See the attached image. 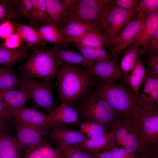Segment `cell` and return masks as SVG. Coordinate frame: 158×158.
Here are the masks:
<instances>
[{"instance_id":"1","label":"cell","mask_w":158,"mask_h":158,"mask_svg":"<svg viewBox=\"0 0 158 158\" xmlns=\"http://www.w3.org/2000/svg\"><path fill=\"white\" fill-rule=\"evenodd\" d=\"M59 65L56 87L60 103L76 107L79 101L94 86L96 77L75 65L56 60Z\"/></svg>"},{"instance_id":"2","label":"cell","mask_w":158,"mask_h":158,"mask_svg":"<svg viewBox=\"0 0 158 158\" xmlns=\"http://www.w3.org/2000/svg\"><path fill=\"white\" fill-rule=\"evenodd\" d=\"M94 86L95 92L108 103L120 119L130 118L138 105V98L124 80L110 83L99 78Z\"/></svg>"},{"instance_id":"3","label":"cell","mask_w":158,"mask_h":158,"mask_svg":"<svg viewBox=\"0 0 158 158\" xmlns=\"http://www.w3.org/2000/svg\"><path fill=\"white\" fill-rule=\"evenodd\" d=\"M130 118L139 139L142 155L158 156V109L147 111L138 105Z\"/></svg>"},{"instance_id":"4","label":"cell","mask_w":158,"mask_h":158,"mask_svg":"<svg viewBox=\"0 0 158 158\" xmlns=\"http://www.w3.org/2000/svg\"><path fill=\"white\" fill-rule=\"evenodd\" d=\"M76 108L79 114L78 123L94 121L110 132L114 130L120 120L108 103L95 91L88 93L79 101Z\"/></svg>"},{"instance_id":"5","label":"cell","mask_w":158,"mask_h":158,"mask_svg":"<svg viewBox=\"0 0 158 158\" xmlns=\"http://www.w3.org/2000/svg\"><path fill=\"white\" fill-rule=\"evenodd\" d=\"M19 69L26 77L51 81L56 77L59 65L50 52L45 49H39L32 51Z\"/></svg>"},{"instance_id":"6","label":"cell","mask_w":158,"mask_h":158,"mask_svg":"<svg viewBox=\"0 0 158 158\" xmlns=\"http://www.w3.org/2000/svg\"><path fill=\"white\" fill-rule=\"evenodd\" d=\"M114 2L112 0H75L61 25L68 21H78L92 25L102 31V13Z\"/></svg>"},{"instance_id":"7","label":"cell","mask_w":158,"mask_h":158,"mask_svg":"<svg viewBox=\"0 0 158 158\" xmlns=\"http://www.w3.org/2000/svg\"><path fill=\"white\" fill-rule=\"evenodd\" d=\"M51 81H39L24 76L18 78L19 89H23L30 95L33 102L32 107L41 109L50 114L57 107Z\"/></svg>"},{"instance_id":"8","label":"cell","mask_w":158,"mask_h":158,"mask_svg":"<svg viewBox=\"0 0 158 158\" xmlns=\"http://www.w3.org/2000/svg\"><path fill=\"white\" fill-rule=\"evenodd\" d=\"M134 13L118 6L115 3L103 11L101 28L110 42L117 36L131 21Z\"/></svg>"},{"instance_id":"9","label":"cell","mask_w":158,"mask_h":158,"mask_svg":"<svg viewBox=\"0 0 158 158\" xmlns=\"http://www.w3.org/2000/svg\"><path fill=\"white\" fill-rule=\"evenodd\" d=\"M146 16L138 15L128 23L117 36L110 42L109 46V55L110 58L113 61L118 62L119 54L128 45L132 43Z\"/></svg>"},{"instance_id":"10","label":"cell","mask_w":158,"mask_h":158,"mask_svg":"<svg viewBox=\"0 0 158 158\" xmlns=\"http://www.w3.org/2000/svg\"><path fill=\"white\" fill-rule=\"evenodd\" d=\"M113 130L117 144L130 152L142 154L139 139L130 118L120 119Z\"/></svg>"},{"instance_id":"11","label":"cell","mask_w":158,"mask_h":158,"mask_svg":"<svg viewBox=\"0 0 158 158\" xmlns=\"http://www.w3.org/2000/svg\"><path fill=\"white\" fill-rule=\"evenodd\" d=\"M14 122L17 132L15 137L21 151L42 143L47 131L50 130L18 121Z\"/></svg>"},{"instance_id":"12","label":"cell","mask_w":158,"mask_h":158,"mask_svg":"<svg viewBox=\"0 0 158 158\" xmlns=\"http://www.w3.org/2000/svg\"><path fill=\"white\" fill-rule=\"evenodd\" d=\"M14 121L51 129L55 128L49 116L25 106L8 112Z\"/></svg>"},{"instance_id":"13","label":"cell","mask_w":158,"mask_h":158,"mask_svg":"<svg viewBox=\"0 0 158 158\" xmlns=\"http://www.w3.org/2000/svg\"><path fill=\"white\" fill-rule=\"evenodd\" d=\"M89 75L98 77L106 82L113 83L123 78V74L119 67L118 62L113 61H102L93 62L84 68Z\"/></svg>"},{"instance_id":"14","label":"cell","mask_w":158,"mask_h":158,"mask_svg":"<svg viewBox=\"0 0 158 158\" xmlns=\"http://www.w3.org/2000/svg\"><path fill=\"white\" fill-rule=\"evenodd\" d=\"M46 136L54 140L56 145L64 146L78 145L87 139L80 130L72 129L67 124H61L49 130Z\"/></svg>"},{"instance_id":"15","label":"cell","mask_w":158,"mask_h":158,"mask_svg":"<svg viewBox=\"0 0 158 158\" xmlns=\"http://www.w3.org/2000/svg\"><path fill=\"white\" fill-rule=\"evenodd\" d=\"M144 87L138 99V105L145 110L158 109V78L146 72Z\"/></svg>"},{"instance_id":"16","label":"cell","mask_w":158,"mask_h":158,"mask_svg":"<svg viewBox=\"0 0 158 158\" xmlns=\"http://www.w3.org/2000/svg\"><path fill=\"white\" fill-rule=\"evenodd\" d=\"M75 0H46L47 24L58 28L61 24Z\"/></svg>"},{"instance_id":"17","label":"cell","mask_w":158,"mask_h":158,"mask_svg":"<svg viewBox=\"0 0 158 158\" xmlns=\"http://www.w3.org/2000/svg\"><path fill=\"white\" fill-rule=\"evenodd\" d=\"M117 145L114 130L100 137L87 139L78 145L80 150L92 155L109 150Z\"/></svg>"},{"instance_id":"18","label":"cell","mask_w":158,"mask_h":158,"mask_svg":"<svg viewBox=\"0 0 158 158\" xmlns=\"http://www.w3.org/2000/svg\"><path fill=\"white\" fill-rule=\"evenodd\" d=\"M158 33V11L147 16L135 35L132 43L144 48Z\"/></svg>"},{"instance_id":"19","label":"cell","mask_w":158,"mask_h":158,"mask_svg":"<svg viewBox=\"0 0 158 158\" xmlns=\"http://www.w3.org/2000/svg\"><path fill=\"white\" fill-rule=\"evenodd\" d=\"M0 99L5 109L10 111L25 106L31 100L28 93L24 90L0 89Z\"/></svg>"},{"instance_id":"20","label":"cell","mask_w":158,"mask_h":158,"mask_svg":"<svg viewBox=\"0 0 158 158\" xmlns=\"http://www.w3.org/2000/svg\"><path fill=\"white\" fill-rule=\"evenodd\" d=\"M64 40L66 43H73L95 49L109 47L110 42L103 32L97 29L88 31L78 37Z\"/></svg>"},{"instance_id":"21","label":"cell","mask_w":158,"mask_h":158,"mask_svg":"<svg viewBox=\"0 0 158 158\" xmlns=\"http://www.w3.org/2000/svg\"><path fill=\"white\" fill-rule=\"evenodd\" d=\"M55 127L63 124L77 123L79 114L77 108L64 103L60 104L49 115Z\"/></svg>"},{"instance_id":"22","label":"cell","mask_w":158,"mask_h":158,"mask_svg":"<svg viewBox=\"0 0 158 158\" xmlns=\"http://www.w3.org/2000/svg\"><path fill=\"white\" fill-rule=\"evenodd\" d=\"M22 158H64L56 147L45 139L41 143L23 150Z\"/></svg>"},{"instance_id":"23","label":"cell","mask_w":158,"mask_h":158,"mask_svg":"<svg viewBox=\"0 0 158 158\" xmlns=\"http://www.w3.org/2000/svg\"><path fill=\"white\" fill-rule=\"evenodd\" d=\"M30 55L28 49L24 46L9 49L0 46V66L12 70L15 65L25 59Z\"/></svg>"},{"instance_id":"24","label":"cell","mask_w":158,"mask_h":158,"mask_svg":"<svg viewBox=\"0 0 158 158\" xmlns=\"http://www.w3.org/2000/svg\"><path fill=\"white\" fill-rule=\"evenodd\" d=\"M142 54V50L139 49L131 72L124 80L132 90L138 98L139 97L140 89L144 81L146 73L145 66L141 59Z\"/></svg>"},{"instance_id":"25","label":"cell","mask_w":158,"mask_h":158,"mask_svg":"<svg viewBox=\"0 0 158 158\" xmlns=\"http://www.w3.org/2000/svg\"><path fill=\"white\" fill-rule=\"evenodd\" d=\"M58 28L64 39L77 38L90 30L98 29L90 24L75 20L66 21Z\"/></svg>"},{"instance_id":"26","label":"cell","mask_w":158,"mask_h":158,"mask_svg":"<svg viewBox=\"0 0 158 158\" xmlns=\"http://www.w3.org/2000/svg\"><path fill=\"white\" fill-rule=\"evenodd\" d=\"M45 49L50 52L56 60L69 64H80L85 68L93 63L85 59L81 54L71 50L61 49L56 46Z\"/></svg>"},{"instance_id":"27","label":"cell","mask_w":158,"mask_h":158,"mask_svg":"<svg viewBox=\"0 0 158 158\" xmlns=\"http://www.w3.org/2000/svg\"><path fill=\"white\" fill-rule=\"evenodd\" d=\"M21 150L15 136L8 134L0 135V157L21 158Z\"/></svg>"},{"instance_id":"28","label":"cell","mask_w":158,"mask_h":158,"mask_svg":"<svg viewBox=\"0 0 158 158\" xmlns=\"http://www.w3.org/2000/svg\"><path fill=\"white\" fill-rule=\"evenodd\" d=\"M14 27L15 33L19 36L22 40L27 43L28 45L44 46L45 44L47 42L36 30L21 23H15Z\"/></svg>"},{"instance_id":"29","label":"cell","mask_w":158,"mask_h":158,"mask_svg":"<svg viewBox=\"0 0 158 158\" xmlns=\"http://www.w3.org/2000/svg\"><path fill=\"white\" fill-rule=\"evenodd\" d=\"M36 30L46 42L54 43L62 46L66 44L58 28L54 24H50L38 26Z\"/></svg>"},{"instance_id":"30","label":"cell","mask_w":158,"mask_h":158,"mask_svg":"<svg viewBox=\"0 0 158 158\" xmlns=\"http://www.w3.org/2000/svg\"><path fill=\"white\" fill-rule=\"evenodd\" d=\"M140 46L132 43L130 48L125 51L121 62V68L124 80L133 68Z\"/></svg>"},{"instance_id":"31","label":"cell","mask_w":158,"mask_h":158,"mask_svg":"<svg viewBox=\"0 0 158 158\" xmlns=\"http://www.w3.org/2000/svg\"><path fill=\"white\" fill-rule=\"evenodd\" d=\"M77 124L80 127V130L88 139L99 137L110 132L101 125L93 121L78 123Z\"/></svg>"},{"instance_id":"32","label":"cell","mask_w":158,"mask_h":158,"mask_svg":"<svg viewBox=\"0 0 158 158\" xmlns=\"http://www.w3.org/2000/svg\"><path fill=\"white\" fill-rule=\"evenodd\" d=\"M76 48L85 59L92 62L100 61H110L112 59L104 48L95 49L75 44Z\"/></svg>"},{"instance_id":"33","label":"cell","mask_w":158,"mask_h":158,"mask_svg":"<svg viewBox=\"0 0 158 158\" xmlns=\"http://www.w3.org/2000/svg\"><path fill=\"white\" fill-rule=\"evenodd\" d=\"M18 89V78L15 72L0 66V89Z\"/></svg>"},{"instance_id":"34","label":"cell","mask_w":158,"mask_h":158,"mask_svg":"<svg viewBox=\"0 0 158 158\" xmlns=\"http://www.w3.org/2000/svg\"><path fill=\"white\" fill-rule=\"evenodd\" d=\"M15 0H0V23L12 20L16 15Z\"/></svg>"},{"instance_id":"35","label":"cell","mask_w":158,"mask_h":158,"mask_svg":"<svg viewBox=\"0 0 158 158\" xmlns=\"http://www.w3.org/2000/svg\"><path fill=\"white\" fill-rule=\"evenodd\" d=\"M64 158H92V155L80 150L78 145L56 146Z\"/></svg>"},{"instance_id":"36","label":"cell","mask_w":158,"mask_h":158,"mask_svg":"<svg viewBox=\"0 0 158 158\" xmlns=\"http://www.w3.org/2000/svg\"><path fill=\"white\" fill-rule=\"evenodd\" d=\"M158 11V0H139L138 8L135 12H138V15L147 16Z\"/></svg>"},{"instance_id":"37","label":"cell","mask_w":158,"mask_h":158,"mask_svg":"<svg viewBox=\"0 0 158 158\" xmlns=\"http://www.w3.org/2000/svg\"><path fill=\"white\" fill-rule=\"evenodd\" d=\"M145 62L147 67L146 72L158 78V53H145Z\"/></svg>"},{"instance_id":"38","label":"cell","mask_w":158,"mask_h":158,"mask_svg":"<svg viewBox=\"0 0 158 158\" xmlns=\"http://www.w3.org/2000/svg\"><path fill=\"white\" fill-rule=\"evenodd\" d=\"M15 4L20 15L30 19L32 9L31 0H15Z\"/></svg>"},{"instance_id":"39","label":"cell","mask_w":158,"mask_h":158,"mask_svg":"<svg viewBox=\"0 0 158 158\" xmlns=\"http://www.w3.org/2000/svg\"><path fill=\"white\" fill-rule=\"evenodd\" d=\"M109 151L113 158H139L140 155L130 152L126 149L116 147H113Z\"/></svg>"},{"instance_id":"40","label":"cell","mask_w":158,"mask_h":158,"mask_svg":"<svg viewBox=\"0 0 158 158\" xmlns=\"http://www.w3.org/2000/svg\"><path fill=\"white\" fill-rule=\"evenodd\" d=\"M139 1L138 0H116L115 4L129 12L134 13L138 8Z\"/></svg>"},{"instance_id":"41","label":"cell","mask_w":158,"mask_h":158,"mask_svg":"<svg viewBox=\"0 0 158 158\" xmlns=\"http://www.w3.org/2000/svg\"><path fill=\"white\" fill-rule=\"evenodd\" d=\"M21 41V39L17 34L13 33L5 39L2 46L9 49H17L20 46Z\"/></svg>"},{"instance_id":"42","label":"cell","mask_w":158,"mask_h":158,"mask_svg":"<svg viewBox=\"0 0 158 158\" xmlns=\"http://www.w3.org/2000/svg\"><path fill=\"white\" fill-rule=\"evenodd\" d=\"M14 25L10 21H7L0 24V38L5 39L13 33Z\"/></svg>"},{"instance_id":"43","label":"cell","mask_w":158,"mask_h":158,"mask_svg":"<svg viewBox=\"0 0 158 158\" xmlns=\"http://www.w3.org/2000/svg\"><path fill=\"white\" fill-rule=\"evenodd\" d=\"M142 54L158 53V33L142 48Z\"/></svg>"},{"instance_id":"44","label":"cell","mask_w":158,"mask_h":158,"mask_svg":"<svg viewBox=\"0 0 158 158\" xmlns=\"http://www.w3.org/2000/svg\"><path fill=\"white\" fill-rule=\"evenodd\" d=\"M32 9L30 20L31 23H37L39 9V0H31Z\"/></svg>"},{"instance_id":"45","label":"cell","mask_w":158,"mask_h":158,"mask_svg":"<svg viewBox=\"0 0 158 158\" xmlns=\"http://www.w3.org/2000/svg\"><path fill=\"white\" fill-rule=\"evenodd\" d=\"M12 127L2 117L0 116V135L3 134L11 135Z\"/></svg>"},{"instance_id":"46","label":"cell","mask_w":158,"mask_h":158,"mask_svg":"<svg viewBox=\"0 0 158 158\" xmlns=\"http://www.w3.org/2000/svg\"><path fill=\"white\" fill-rule=\"evenodd\" d=\"M0 116L3 118L11 126L16 128L15 123L10 116L8 111L5 109L0 99Z\"/></svg>"},{"instance_id":"47","label":"cell","mask_w":158,"mask_h":158,"mask_svg":"<svg viewBox=\"0 0 158 158\" xmlns=\"http://www.w3.org/2000/svg\"><path fill=\"white\" fill-rule=\"evenodd\" d=\"M91 155L92 158H113L109 150L97 153Z\"/></svg>"},{"instance_id":"48","label":"cell","mask_w":158,"mask_h":158,"mask_svg":"<svg viewBox=\"0 0 158 158\" xmlns=\"http://www.w3.org/2000/svg\"><path fill=\"white\" fill-rule=\"evenodd\" d=\"M139 158H152L150 156L147 154H142L140 155Z\"/></svg>"}]
</instances>
